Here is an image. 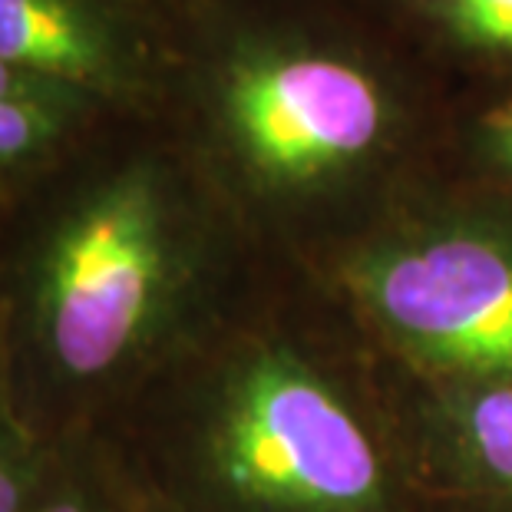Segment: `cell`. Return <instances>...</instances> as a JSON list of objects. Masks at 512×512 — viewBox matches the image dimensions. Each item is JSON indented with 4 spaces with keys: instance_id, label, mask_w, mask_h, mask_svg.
<instances>
[{
    "instance_id": "6da1fadb",
    "label": "cell",
    "mask_w": 512,
    "mask_h": 512,
    "mask_svg": "<svg viewBox=\"0 0 512 512\" xmlns=\"http://www.w3.org/2000/svg\"><path fill=\"white\" fill-rule=\"evenodd\" d=\"M275 268L195 162L133 149L0 261V384L43 443L100 437Z\"/></svg>"
},
{
    "instance_id": "7a4b0ae2",
    "label": "cell",
    "mask_w": 512,
    "mask_h": 512,
    "mask_svg": "<svg viewBox=\"0 0 512 512\" xmlns=\"http://www.w3.org/2000/svg\"><path fill=\"white\" fill-rule=\"evenodd\" d=\"M103 437L162 512H423L394 370L304 268H271Z\"/></svg>"
},
{
    "instance_id": "3957f363",
    "label": "cell",
    "mask_w": 512,
    "mask_h": 512,
    "mask_svg": "<svg viewBox=\"0 0 512 512\" xmlns=\"http://www.w3.org/2000/svg\"><path fill=\"white\" fill-rule=\"evenodd\" d=\"M202 113L199 172L275 265H314L430 182L400 169V86L354 53L242 47L209 73Z\"/></svg>"
},
{
    "instance_id": "277c9868",
    "label": "cell",
    "mask_w": 512,
    "mask_h": 512,
    "mask_svg": "<svg viewBox=\"0 0 512 512\" xmlns=\"http://www.w3.org/2000/svg\"><path fill=\"white\" fill-rule=\"evenodd\" d=\"M304 271L390 367L512 384V192L437 176Z\"/></svg>"
},
{
    "instance_id": "5b68a950",
    "label": "cell",
    "mask_w": 512,
    "mask_h": 512,
    "mask_svg": "<svg viewBox=\"0 0 512 512\" xmlns=\"http://www.w3.org/2000/svg\"><path fill=\"white\" fill-rule=\"evenodd\" d=\"M390 370L423 512H512V384Z\"/></svg>"
},
{
    "instance_id": "8992f818",
    "label": "cell",
    "mask_w": 512,
    "mask_h": 512,
    "mask_svg": "<svg viewBox=\"0 0 512 512\" xmlns=\"http://www.w3.org/2000/svg\"><path fill=\"white\" fill-rule=\"evenodd\" d=\"M0 60L67 83L106 110H146L149 70L80 0H0Z\"/></svg>"
},
{
    "instance_id": "52a82bcc",
    "label": "cell",
    "mask_w": 512,
    "mask_h": 512,
    "mask_svg": "<svg viewBox=\"0 0 512 512\" xmlns=\"http://www.w3.org/2000/svg\"><path fill=\"white\" fill-rule=\"evenodd\" d=\"M139 489L110 437L53 443L50 470L30 512H136Z\"/></svg>"
},
{
    "instance_id": "ba28073f",
    "label": "cell",
    "mask_w": 512,
    "mask_h": 512,
    "mask_svg": "<svg viewBox=\"0 0 512 512\" xmlns=\"http://www.w3.org/2000/svg\"><path fill=\"white\" fill-rule=\"evenodd\" d=\"M103 113L100 103H0V176L47 169Z\"/></svg>"
},
{
    "instance_id": "9c48e42d",
    "label": "cell",
    "mask_w": 512,
    "mask_h": 512,
    "mask_svg": "<svg viewBox=\"0 0 512 512\" xmlns=\"http://www.w3.org/2000/svg\"><path fill=\"white\" fill-rule=\"evenodd\" d=\"M53 443H43L0 384V512H30L37 506L43 479L50 470Z\"/></svg>"
},
{
    "instance_id": "30bf717a",
    "label": "cell",
    "mask_w": 512,
    "mask_h": 512,
    "mask_svg": "<svg viewBox=\"0 0 512 512\" xmlns=\"http://www.w3.org/2000/svg\"><path fill=\"white\" fill-rule=\"evenodd\" d=\"M466 156V182L512 192V96L476 110L456 136Z\"/></svg>"
},
{
    "instance_id": "8fae6325",
    "label": "cell",
    "mask_w": 512,
    "mask_h": 512,
    "mask_svg": "<svg viewBox=\"0 0 512 512\" xmlns=\"http://www.w3.org/2000/svg\"><path fill=\"white\" fill-rule=\"evenodd\" d=\"M433 14L460 47L512 57V0H433Z\"/></svg>"
},
{
    "instance_id": "7c38bea8",
    "label": "cell",
    "mask_w": 512,
    "mask_h": 512,
    "mask_svg": "<svg viewBox=\"0 0 512 512\" xmlns=\"http://www.w3.org/2000/svg\"><path fill=\"white\" fill-rule=\"evenodd\" d=\"M0 103H100V100L73 90L67 83L47 80L40 73L20 70L14 63L0 60Z\"/></svg>"
},
{
    "instance_id": "4fadbf2b",
    "label": "cell",
    "mask_w": 512,
    "mask_h": 512,
    "mask_svg": "<svg viewBox=\"0 0 512 512\" xmlns=\"http://www.w3.org/2000/svg\"><path fill=\"white\" fill-rule=\"evenodd\" d=\"M136 512H162V509H159V506H152V503H149V499H146L143 493H139V503H136Z\"/></svg>"
}]
</instances>
